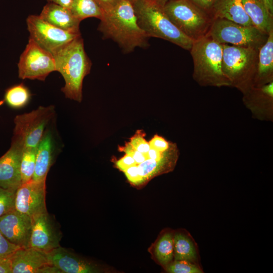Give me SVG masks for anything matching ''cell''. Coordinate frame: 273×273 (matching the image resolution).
Segmentation results:
<instances>
[{
	"label": "cell",
	"instance_id": "ab89813d",
	"mask_svg": "<svg viewBox=\"0 0 273 273\" xmlns=\"http://www.w3.org/2000/svg\"><path fill=\"white\" fill-rule=\"evenodd\" d=\"M48 3H52L70 9L72 0H47Z\"/></svg>",
	"mask_w": 273,
	"mask_h": 273
},
{
	"label": "cell",
	"instance_id": "ac0fdd59",
	"mask_svg": "<svg viewBox=\"0 0 273 273\" xmlns=\"http://www.w3.org/2000/svg\"><path fill=\"white\" fill-rule=\"evenodd\" d=\"M211 16L213 19L222 18L246 26H253L245 12L242 0H215Z\"/></svg>",
	"mask_w": 273,
	"mask_h": 273
},
{
	"label": "cell",
	"instance_id": "5bb4252c",
	"mask_svg": "<svg viewBox=\"0 0 273 273\" xmlns=\"http://www.w3.org/2000/svg\"><path fill=\"white\" fill-rule=\"evenodd\" d=\"M22 146L12 140L10 148L0 157V187L16 191L22 184L20 172Z\"/></svg>",
	"mask_w": 273,
	"mask_h": 273
},
{
	"label": "cell",
	"instance_id": "d4e9b609",
	"mask_svg": "<svg viewBox=\"0 0 273 273\" xmlns=\"http://www.w3.org/2000/svg\"><path fill=\"white\" fill-rule=\"evenodd\" d=\"M31 98V93L23 83L11 86L6 89L4 102L13 109H19L26 106Z\"/></svg>",
	"mask_w": 273,
	"mask_h": 273
},
{
	"label": "cell",
	"instance_id": "277c9868",
	"mask_svg": "<svg viewBox=\"0 0 273 273\" xmlns=\"http://www.w3.org/2000/svg\"><path fill=\"white\" fill-rule=\"evenodd\" d=\"M190 51L195 78L202 82L218 85L231 83L222 71V44L206 36L194 41Z\"/></svg>",
	"mask_w": 273,
	"mask_h": 273
},
{
	"label": "cell",
	"instance_id": "9a60e30c",
	"mask_svg": "<svg viewBox=\"0 0 273 273\" xmlns=\"http://www.w3.org/2000/svg\"><path fill=\"white\" fill-rule=\"evenodd\" d=\"M47 254L49 263L56 266L63 273H97L102 271L96 263L61 246Z\"/></svg>",
	"mask_w": 273,
	"mask_h": 273
},
{
	"label": "cell",
	"instance_id": "7402d4cb",
	"mask_svg": "<svg viewBox=\"0 0 273 273\" xmlns=\"http://www.w3.org/2000/svg\"><path fill=\"white\" fill-rule=\"evenodd\" d=\"M51 135L46 133L37 147L35 167L32 180H46L48 172L53 163Z\"/></svg>",
	"mask_w": 273,
	"mask_h": 273
},
{
	"label": "cell",
	"instance_id": "cb8c5ba5",
	"mask_svg": "<svg viewBox=\"0 0 273 273\" xmlns=\"http://www.w3.org/2000/svg\"><path fill=\"white\" fill-rule=\"evenodd\" d=\"M157 262L165 267L173 259V234L170 232L163 233L158 239L154 248Z\"/></svg>",
	"mask_w": 273,
	"mask_h": 273
},
{
	"label": "cell",
	"instance_id": "7c38bea8",
	"mask_svg": "<svg viewBox=\"0 0 273 273\" xmlns=\"http://www.w3.org/2000/svg\"><path fill=\"white\" fill-rule=\"evenodd\" d=\"M46 183L31 179L22 183L16 191L15 210L31 217L47 211Z\"/></svg>",
	"mask_w": 273,
	"mask_h": 273
},
{
	"label": "cell",
	"instance_id": "4316f807",
	"mask_svg": "<svg viewBox=\"0 0 273 273\" xmlns=\"http://www.w3.org/2000/svg\"><path fill=\"white\" fill-rule=\"evenodd\" d=\"M36 148H26L23 149L21 163L20 172L22 184L32 179L35 167Z\"/></svg>",
	"mask_w": 273,
	"mask_h": 273
},
{
	"label": "cell",
	"instance_id": "8d00e7d4",
	"mask_svg": "<svg viewBox=\"0 0 273 273\" xmlns=\"http://www.w3.org/2000/svg\"><path fill=\"white\" fill-rule=\"evenodd\" d=\"M198 7L206 12L211 17V10L215 0H189Z\"/></svg>",
	"mask_w": 273,
	"mask_h": 273
},
{
	"label": "cell",
	"instance_id": "4dcf8cb0",
	"mask_svg": "<svg viewBox=\"0 0 273 273\" xmlns=\"http://www.w3.org/2000/svg\"><path fill=\"white\" fill-rule=\"evenodd\" d=\"M119 150L131 156L134 160L137 165L147 159L146 154L142 153L137 151L129 142L126 143L124 146L120 147Z\"/></svg>",
	"mask_w": 273,
	"mask_h": 273
},
{
	"label": "cell",
	"instance_id": "5b68a950",
	"mask_svg": "<svg viewBox=\"0 0 273 273\" xmlns=\"http://www.w3.org/2000/svg\"><path fill=\"white\" fill-rule=\"evenodd\" d=\"M163 9L176 27L193 41L206 36L213 20L189 0H171Z\"/></svg>",
	"mask_w": 273,
	"mask_h": 273
},
{
	"label": "cell",
	"instance_id": "7a4b0ae2",
	"mask_svg": "<svg viewBox=\"0 0 273 273\" xmlns=\"http://www.w3.org/2000/svg\"><path fill=\"white\" fill-rule=\"evenodd\" d=\"M56 71L64 78L65 85L61 90L66 98L80 102L82 99V84L92 63L85 53L81 35L52 53Z\"/></svg>",
	"mask_w": 273,
	"mask_h": 273
},
{
	"label": "cell",
	"instance_id": "f546056e",
	"mask_svg": "<svg viewBox=\"0 0 273 273\" xmlns=\"http://www.w3.org/2000/svg\"><path fill=\"white\" fill-rule=\"evenodd\" d=\"M145 133L141 130H138L130 139L129 143L137 151L146 154L150 149L149 142L144 138Z\"/></svg>",
	"mask_w": 273,
	"mask_h": 273
},
{
	"label": "cell",
	"instance_id": "60d3db41",
	"mask_svg": "<svg viewBox=\"0 0 273 273\" xmlns=\"http://www.w3.org/2000/svg\"><path fill=\"white\" fill-rule=\"evenodd\" d=\"M150 3H153L161 7H163L169 1L171 0H145Z\"/></svg>",
	"mask_w": 273,
	"mask_h": 273
},
{
	"label": "cell",
	"instance_id": "603a6c76",
	"mask_svg": "<svg viewBox=\"0 0 273 273\" xmlns=\"http://www.w3.org/2000/svg\"><path fill=\"white\" fill-rule=\"evenodd\" d=\"M173 258L198 264L197 246L191 235L186 232L173 234Z\"/></svg>",
	"mask_w": 273,
	"mask_h": 273
},
{
	"label": "cell",
	"instance_id": "ffe728a7",
	"mask_svg": "<svg viewBox=\"0 0 273 273\" xmlns=\"http://www.w3.org/2000/svg\"><path fill=\"white\" fill-rule=\"evenodd\" d=\"M245 12L253 26L269 34L273 30V15L263 0H242Z\"/></svg>",
	"mask_w": 273,
	"mask_h": 273
},
{
	"label": "cell",
	"instance_id": "f1b7e54d",
	"mask_svg": "<svg viewBox=\"0 0 273 273\" xmlns=\"http://www.w3.org/2000/svg\"><path fill=\"white\" fill-rule=\"evenodd\" d=\"M16 191L0 187V217L15 210Z\"/></svg>",
	"mask_w": 273,
	"mask_h": 273
},
{
	"label": "cell",
	"instance_id": "e575fe53",
	"mask_svg": "<svg viewBox=\"0 0 273 273\" xmlns=\"http://www.w3.org/2000/svg\"><path fill=\"white\" fill-rule=\"evenodd\" d=\"M115 165L117 168L124 172L129 167L137 164L131 156L125 154L123 157L116 161Z\"/></svg>",
	"mask_w": 273,
	"mask_h": 273
},
{
	"label": "cell",
	"instance_id": "b9f144b4",
	"mask_svg": "<svg viewBox=\"0 0 273 273\" xmlns=\"http://www.w3.org/2000/svg\"><path fill=\"white\" fill-rule=\"evenodd\" d=\"M263 1L269 12L273 15V0Z\"/></svg>",
	"mask_w": 273,
	"mask_h": 273
},
{
	"label": "cell",
	"instance_id": "1f68e13d",
	"mask_svg": "<svg viewBox=\"0 0 273 273\" xmlns=\"http://www.w3.org/2000/svg\"><path fill=\"white\" fill-rule=\"evenodd\" d=\"M19 247L9 242L0 232V257H10Z\"/></svg>",
	"mask_w": 273,
	"mask_h": 273
},
{
	"label": "cell",
	"instance_id": "74e56055",
	"mask_svg": "<svg viewBox=\"0 0 273 273\" xmlns=\"http://www.w3.org/2000/svg\"><path fill=\"white\" fill-rule=\"evenodd\" d=\"M11 256L0 257V273H12Z\"/></svg>",
	"mask_w": 273,
	"mask_h": 273
},
{
	"label": "cell",
	"instance_id": "52a82bcc",
	"mask_svg": "<svg viewBox=\"0 0 273 273\" xmlns=\"http://www.w3.org/2000/svg\"><path fill=\"white\" fill-rule=\"evenodd\" d=\"M222 44V71L231 83L239 84L254 79L259 49Z\"/></svg>",
	"mask_w": 273,
	"mask_h": 273
},
{
	"label": "cell",
	"instance_id": "ba28073f",
	"mask_svg": "<svg viewBox=\"0 0 273 273\" xmlns=\"http://www.w3.org/2000/svg\"><path fill=\"white\" fill-rule=\"evenodd\" d=\"M54 114L55 108L51 105L39 106L31 112L17 115L14 120L12 139L19 143L23 149L37 147L45 134L47 125Z\"/></svg>",
	"mask_w": 273,
	"mask_h": 273
},
{
	"label": "cell",
	"instance_id": "8992f818",
	"mask_svg": "<svg viewBox=\"0 0 273 273\" xmlns=\"http://www.w3.org/2000/svg\"><path fill=\"white\" fill-rule=\"evenodd\" d=\"M206 36L221 44L259 49L266 41L268 34L253 26H246L227 19L215 18Z\"/></svg>",
	"mask_w": 273,
	"mask_h": 273
},
{
	"label": "cell",
	"instance_id": "2e32d148",
	"mask_svg": "<svg viewBox=\"0 0 273 273\" xmlns=\"http://www.w3.org/2000/svg\"><path fill=\"white\" fill-rule=\"evenodd\" d=\"M11 259L12 273H37L49 263L47 253L31 247L19 248Z\"/></svg>",
	"mask_w": 273,
	"mask_h": 273
},
{
	"label": "cell",
	"instance_id": "6da1fadb",
	"mask_svg": "<svg viewBox=\"0 0 273 273\" xmlns=\"http://www.w3.org/2000/svg\"><path fill=\"white\" fill-rule=\"evenodd\" d=\"M98 30L104 38L114 41L126 53L149 47V37L139 26L133 5L127 0L103 14Z\"/></svg>",
	"mask_w": 273,
	"mask_h": 273
},
{
	"label": "cell",
	"instance_id": "d6986e66",
	"mask_svg": "<svg viewBox=\"0 0 273 273\" xmlns=\"http://www.w3.org/2000/svg\"><path fill=\"white\" fill-rule=\"evenodd\" d=\"M177 157V149L172 144L167 153L160 160L147 159L138 164L139 174L144 183L157 175L172 170L176 164Z\"/></svg>",
	"mask_w": 273,
	"mask_h": 273
},
{
	"label": "cell",
	"instance_id": "836d02e7",
	"mask_svg": "<svg viewBox=\"0 0 273 273\" xmlns=\"http://www.w3.org/2000/svg\"><path fill=\"white\" fill-rule=\"evenodd\" d=\"M150 148L160 152H165L170 147L171 144L162 136L155 135L149 142Z\"/></svg>",
	"mask_w": 273,
	"mask_h": 273
},
{
	"label": "cell",
	"instance_id": "f35d334b",
	"mask_svg": "<svg viewBox=\"0 0 273 273\" xmlns=\"http://www.w3.org/2000/svg\"><path fill=\"white\" fill-rule=\"evenodd\" d=\"M37 273H63L61 270L56 266L48 263L41 267Z\"/></svg>",
	"mask_w": 273,
	"mask_h": 273
},
{
	"label": "cell",
	"instance_id": "484cf974",
	"mask_svg": "<svg viewBox=\"0 0 273 273\" xmlns=\"http://www.w3.org/2000/svg\"><path fill=\"white\" fill-rule=\"evenodd\" d=\"M70 10L81 21L90 17L100 20L103 15L96 0H72Z\"/></svg>",
	"mask_w": 273,
	"mask_h": 273
},
{
	"label": "cell",
	"instance_id": "e0dca14e",
	"mask_svg": "<svg viewBox=\"0 0 273 273\" xmlns=\"http://www.w3.org/2000/svg\"><path fill=\"white\" fill-rule=\"evenodd\" d=\"M39 16L45 21L62 30L80 32L81 21L75 17L68 8L48 3Z\"/></svg>",
	"mask_w": 273,
	"mask_h": 273
},
{
	"label": "cell",
	"instance_id": "d590c367",
	"mask_svg": "<svg viewBox=\"0 0 273 273\" xmlns=\"http://www.w3.org/2000/svg\"><path fill=\"white\" fill-rule=\"evenodd\" d=\"M103 14L114 9L122 0H96Z\"/></svg>",
	"mask_w": 273,
	"mask_h": 273
},
{
	"label": "cell",
	"instance_id": "7bdbcfd3",
	"mask_svg": "<svg viewBox=\"0 0 273 273\" xmlns=\"http://www.w3.org/2000/svg\"><path fill=\"white\" fill-rule=\"evenodd\" d=\"M127 1H129L130 3H131L133 5L139 0H127Z\"/></svg>",
	"mask_w": 273,
	"mask_h": 273
},
{
	"label": "cell",
	"instance_id": "d6a6232c",
	"mask_svg": "<svg viewBox=\"0 0 273 273\" xmlns=\"http://www.w3.org/2000/svg\"><path fill=\"white\" fill-rule=\"evenodd\" d=\"M128 180L134 185L144 184L143 179L139 174L138 165L132 166L124 171Z\"/></svg>",
	"mask_w": 273,
	"mask_h": 273
},
{
	"label": "cell",
	"instance_id": "30bf717a",
	"mask_svg": "<svg viewBox=\"0 0 273 273\" xmlns=\"http://www.w3.org/2000/svg\"><path fill=\"white\" fill-rule=\"evenodd\" d=\"M29 38L52 54L81 35L80 32L62 30L43 20L39 15L26 19Z\"/></svg>",
	"mask_w": 273,
	"mask_h": 273
},
{
	"label": "cell",
	"instance_id": "3957f363",
	"mask_svg": "<svg viewBox=\"0 0 273 273\" xmlns=\"http://www.w3.org/2000/svg\"><path fill=\"white\" fill-rule=\"evenodd\" d=\"M133 6L139 26L149 38H161L190 50L193 41L171 21L163 7L145 0H139Z\"/></svg>",
	"mask_w": 273,
	"mask_h": 273
},
{
	"label": "cell",
	"instance_id": "8fae6325",
	"mask_svg": "<svg viewBox=\"0 0 273 273\" xmlns=\"http://www.w3.org/2000/svg\"><path fill=\"white\" fill-rule=\"evenodd\" d=\"M62 237L58 223L47 211L32 217L29 247L47 253L60 246Z\"/></svg>",
	"mask_w": 273,
	"mask_h": 273
},
{
	"label": "cell",
	"instance_id": "4fadbf2b",
	"mask_svg": "<svg viewBox=\"0 0 273 273\" xmlns=\"http://www.w3.org/2000/svg\"><path fill=\"white\" fill-rule=\"evenodd\" d=\"M32 217L16 210L0 217V232L11 243L20 248L29 247Z\"/></svg>",
	"mask_w": 273,
	"mask_h": 273
},
{
	"label": "cell",
	"instance_id": "44dd1931",
	"mask_svg": "<svg viewBox=\"0 0 273 273\" xmlns=\"http://www.w3.org/2000/svg\"><path fill=\"white\" fill-rule=\"evenodd\" d=\"M273 73V30L258 51L257 69L254 79L262 86L272 81Z\"/></svg>",
	"mask_w": 273,
	"mask_h": 273
},
{
	"label": "cell",
	"instance_id": "9c48e42d",
	"mask_svg": "<svg viewBox=\"0 0 273 273\" xmlns=\"http://www.w3.org/2000/svg\"><path fill=\"white\" fill-rule=\"evenodd\" d=\"M18 69L21 79L44 81L51 72L56 71L55 59L51 52L29 38L20 57Z\"/></svg>",
	"mask_w": 273,
	"mask_h": 273
},
{
	"label": "cell",
	"instance_id": "83f0119b",
	"mask_svg": "<svg viewBox=\"0 0 273 273\" xmlns=\"http://www.w3.org/2000/svg\"><path fill=\"white\" fill-rule=\"evenodd\" d=\"M170 273H202L203 270L198 264L189 261L174 260L165 267Z\"/></svg>",
	"mask_w": 273,
	"mask_h": 273
}]
</instances>
